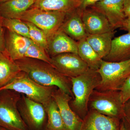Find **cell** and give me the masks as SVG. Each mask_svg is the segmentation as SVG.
Wrapping results in <instances>:
<instances>
[{
	"mask_svg": "<svg viewBox=\"0 0 130 130\" xmlns=\"http://www.w3.org/2000/svg\"><path fill=\"white\" fill-rule=\"evenodd\" d=\"M21 116L30 130H41L45 121L46 112L41 103L24 95L18 104Z\"/></svg>",
	"mask_w": 130,
	"mask_h": 130,
	"instance_id": "ba28073f",
	"label": "cell"
},
{
	"mask_svg": "<svg viewBox=\"0 0 130 130\" xmlns=\"http://www.w3.org/2000/svg\"><path fill=\"white\" fill-rule=\"evenodd\" d=\"M25 58L43 61L49 64L51 62V57L49 56L46 50L32 41L27 49Z\"/></svg>",
	"mask_w": 130,
	"mask_h": 130,
	"instance_id": "484cf974",
	"label": "cell"
},
{
	"mask_svg": "<svg viewBox=\"0 0 130 130\" xmlns=\"http://www.w3.org/2000/svg\"><path fill=\"white\" fill-rule=\"evenodd\" d=\"M50 64L59 72L71 78L83 74L89 68L78 54L73 53L52 56Z\"/></svg>",
	"mask_w": 130,
	"mask_h": 130,
	"instance_id": "9c48e42d",
	"label": "cell"
},
{
	"mask_svg": "<svg viewBox=\"0 0 130 130\" xmlns=\"http://www.w3.org/2000/svg\"><path fill=\"white\" fill-rule=\"evenodd\" d=\"M120 130H125L122 121H121V126H120Z\"/></svg>",
	"mask_w": 130,
	"mask_h": 130,
	"instance_id": "836d02e7",
	"label": "cell"
},
{
	"mask_svg": "<svg viewBox=\"0 0 130 130\" xmlns=\"http://www.w3.org/2000/svg\"><path fill=\"white\" fill-rule=\"evenodd\" d=\"M32 42L30 38L8 30L6 38V51L14 61L23 59Z\"/></svg>",
	"mask_w": 130,
	"mask_h": 130,
	"instance_id": "2e32d148",
	"label": "cell"
},
{
	"mask_svg": "<svg viewBox=\"0 0 130 130\" xmlns=\"http://www.w3.org/2000/svg\"><path fill=\"white\" fill-rule=\"evenodd\" d=\"M78 54L88 65L90 69L97 71L102 59L86 41V39L77 42Z\"/></svg>",
	"mask_w": 130,
	"mask_h": 130,
	"instance_id": "7402d4cb",
	"label": "cell"
},
{
	"mask_svg": "<svg viewBox=\"0 0 130 130\" xmlns=\"http://www.w3.org/2000/svg\"><path fill=\"white\" fill-rule=\"evenodd\" d=\"M103 0H81V4L78 8L81 11L90 7L96 3L102 1Z\"/></svg>",
	"mask_w": 130,
	"mask_h": 130,
	"instance_id": "f1b7e54d",
	"label": "cell"
},
{
	"mask_svg": "<svg viewBox=\"0 0 130 130\" xmlns=\"http://www.w3.org/2000/svg\"><path fill=\"white\" fill-rule=\"evenodd\" d=\"M97 71L101 80L95 89L101 91L119 90L130 76V59L118 62H109L102 60Z\"/></svg>",
	"mask_w": 130,
	"mask_h": 130,
	"instance_id": "5b68a950",
	"label": "cell"
},
{
	"mask_svg": "<svg viewBox=\"0 0 130 130\" xmlns=\"http://www.w3.org/2000/svg\"><path fill=\"white\" fill-rule=\"evenodd\" d=\"M21 71L6 51L0 52V88L9 83Z\"/></svg>",
	"mask_w": 130,
	"mask_h": 130,
	"instance_id": "44dd1931",
	"label": "cell"
},
{
	"mask_svg": "<svg viewBox=\"0 0 130 130\" xmlns=\"http://www.w3.org/2000/svg\"><path fill=\"white\" fill-rule=\"evenodd\" d=\"M57 87L40 85L30 77L28 74L21 71L11 82L0 88L10 90L24 95L44 106L52 98L53 91Z\"/></svg>",
	"mask_w": 130,
	"mask_h": 130,
	"instance_id": "277c9868",
	"label": "cell"
},
{
	"mask_svg": "<svg viewBox=\"0 0 130 130\" xmlns=\"http://www.w3.org/2000/svg\"><path fill=\"white\" fill-rule=\"evenodd\" d=\"M6 51V38L4 35L3 27L0 17V52H4Z\"/></svg>",
	"mask_w": 130,
	"mask_h": 130,
	"instance_id": "83f0119b",
	"label": "cell"
},
{
	"mask_svg": "<svg viewBox=\"0 0 130 130\" xmlns=\"http://www.w3.org/2000/svg\"><path fill=\"white\" fill-rule=\"evenodd\" d=\"M73 99L70 105L72 110L82 120L89 111V102L92 92L101 80L96 71L89 68L83 74L71 78Z\"/></svg>",
	"mask_w": 130,
	"mask_h": 130,
	"instance_id": "7a4b0ae2",
	"label": "cell"
},
{
	"mask_svg": "<svg viewBox=\"0 0 130 130\" xmlns=\"http://www.w3.org/2000/svg\"><path fill=\"white\" fill-rule=\"evenodd\" d=\"M81 0H36L31 8L51 11L71 12L78 8Z\"/></svg>",
	"mask_w": 130,
	"mask_h": 130,
	"instance_id": "d6986e66",
	"label": "cell"
},
{
	"mask_svg": "<svg viewBox=\"0 0 130 130\" xmlns=\"http://www.w3.org/2000/svg\"><path fill=\"white\" fill-rule=\"evenodd\" d=\"M115 30L96 35H89L86 38L91 46L102 59L109 54Z\"/></svg>",
	"mask_w": 130,
	"mask_h": 130,
	"instance_id": "ffe728a7",
	"label": "cell"
},
{
	"mask_svg": "<svg viewBox=\"0 0 130 130\" xmlns=\"http://www.w3.org/2000/svg\"><path fill=\"white\" fill-rule=\"evenodd\" d=\"M67 13L64 12L51 11L31 8L20 19L31 23L41 29L48 39L59 29Z\"/></svg>",
	"mask_w": 130,
	"mask_h": 130,
	"instance_id": "52a82bcc",
	"label": "cell"
},
{
	"mask_svg": "<svg viewBox=\"0 0 130 130\" xmlns=\"http://www.w3.org/2000/svg\"><path fill=\"white\" fill-rule=\"evenodd\" d=\"M44 107L47 117L45 130H68L53 98Z\"/></svg>",
	"mask_w": 130,
	"mask_h": 130,
	"instance_id": "603a6c76",
	"label": "cell"
},
{
	"mask_svg": "<svg viewBox=\"0 0 130 130\" xmlns=\"http://www.w3.org/2000/svg\"><path fill=\"white\" fill-rule=\"evenodd\" d=\"M52 97L56 103L63 121L68 130H79L83 120L75 113L70 107L72 96L56 88Z\"/></svg>",
	"mask_w": 130,
	"mask_h": 130,
	"instance_id": "30bf717a",
	"label": "cell"
},
{
	"mask_svg": "<svg viewBox=\"0 0 130 130\" xmlns=\"http://www.w3.org/2000/svg\"><path fill=\"white\" fill-rule=\"evenodd\" d=\"M36 0H9L0 3V17L7 19H20L31 8Z\"/></svg>",
	"mask_w": 130,
	"mask_h": 130,
	"instance_id": "ac0fdd59",
	"label": "cell"
},
{
	"mask_svg": "<svg viewBox=\"0 0 130 130\" xmlns=\"http://www.w3.org/2000/svg\"><path fill=\"white\" fill-rule=\"evenodd\" d=\"M125 117L130 118V99L124 104Z\"/></svg>",
	"mask_w": 130,
	"mask_h": 130,
	"instance_id": "1f68e13d",
	"label": "cell"
},
{
	"mask_svg": "<svg viewBox=\"0 0 130 130\" xmlns=\"http://www.w3.org/2000/svg\"><path fill=\"white\" fill-rule=\"evenodd\" d=\"M46 52L50 57L66 53L77 54V42L60 29L48 39Z\"/></svg>",
	"mask_w": 130,
	"mask_h": 130,
	"instance_id": "5bb4252c",
	"label": "cell"
},
{
	"mask_svg": "<svg viewBox=\"0 0 130 130\" xmlns=\"http://www.w3.org/2000/svg\"><path fill=\"white\" fill-rule=\"evenodd\" d=\"M0 130H8L6 129H5V128H3V127H0Z\"/></svg>",
	"mask_w": 130,
	"mask_h": 130,
	"instance_id": "d590c367",
	"label": "cell"
},
{
	"mask_svg": "<svg viewBox=\"0 0 130 130\" xmlns=\"http://www.w3.org/2000/svg\"><path fill=\"white\" fill-rule=\"evenodd\" d=\"M82 19L88 35L115 30L104 14L91 8H88L82 11Z\"/></svg>",
	"mask_w": 130,
	"mask_h": 130,
	"instance_id": "4fadbf2b",
	"label": "cell"
},
{
	"mask_svg": "<svg viewBox=\"0 0 130 130\" xmlns=\"http://www.w3.org/2000/svg\"><path fill=\"white\" fill-rule=\"evenodd\" d=\"M120 29L130 32V16L125 18Z\"/></svg>",
	"mask_w": 130,
	"mask_h": 130,
	"instance_id": "f546056e",
	"label": "cell"
},
{
	"mask_svg": "<svg viewBox=\"0 0 130 130\" xmlns=\"http://www.w3.org/2000/svg\"><path fill=\"white\" fill-rule=\"evenodd\" d=\"M82 11L79 8L68 13L60 29L76 41L86 39L88 33L82 19Z\"/></svg>",
	"mask_w": 130,
	"mask_h": 130,
	"instance_id": "9a60e30c",
	"label": "cell"
},
{
	"mask_svg": "<svg viewBox=\"0 0 130 130\" xmlns=\"http://www.w3.org/2000/svg\"><path fill=\"white\" fill-rule=\"evenodd\" d=\"M9 1V0H0V3L5 2L7 1Z\"/></svg>",
	"mask_w": 130,
	"mask_h": 130,
	"instance_id": "e575fe53",
	"label": "cell"
},
{
	"mask_svg": "<svg viewBox=\"0 0 130 130\" xmlns=\"http://www.w3.org/2000/svg\"><path fill=\"white\" fill-rule=\"evenodd\" d=\"M121 121L123 122L125 130H130V118L124 117Z\"/></svg>",
	"mask_w": 130,
	"mask_h": 130,
	"instance_id": "d6a6232c",
	"label": "cell"
},
{
	"mask_svg": "<svg viewBox=\"0 0 130 130\" xmlns=\"http://www.w3.org/2000/svg\"><path fill=\"white\" fill-rule=\"evenodd\" d=\"M89 109L121 120L125 116L119 90L101 91L95 89L89 100Z\"/></svg>",
	"mask_w": 130,
	"mask_h": 130,
	"instance_id": "8992f818",
	"label": "cell"
},
{
	"mask_svg": "<svg viewBox=\"0 0 130 130\" xmlns=\"http://www.w3.org/2000/svg\"><path fill=\"white\" fill-rule=\"evenodd\" d=\"M15 61L20 70L27 73L36 83L42 86L57 87L73 99L71 78L59 72L51 64L28 58Z\"/></svg>",
	"mask_w": 130,
	"mask_h": 130,
	"instance_id": "6da1fadb",
	"label": "cell"
},
{
	"mask_svg": "<svg viewBox=\"0 0 130 130\" xmlns=\"http://www.w3.org/2000/svg\"><path fill=\"white\" fill-rule=\"evenodd\" d=\"M124 10L126 17L130 16V0H124Z\"/></svg>",
	"mask_w": 130,
	"mask_h": 130,
	"instance_id": "4dcf8cb0",
	"label": "cell"
},
{
	"mask_svg": "<svg viewBox=\"0 0 130 130\" xmlns=\"http://www.w3.org/2000/svg\"><path fill=\"white\" fill-rule=\"evenodd\" d=\"M130 59V32L113 38L109 54L103 60L118 62Z\"/></svg>",
	"mask_w": 130,
	"mask_h": 130,
	"instance_id": "e0dca14e",
	"label": "cell"
},
{
	"mask_svg": "<svg viewBox=\"0 0 130 130\" xmlns=\"http://www.w3.org/2000/svg\"><path fill=\"white\" fill-rule=\"evenodd\" d=\"M124 0H103L91 6L107 19L113 29H120L126 18L124 10Z\"/></svg>",
	"mask_w": 130,
	"mask_h": 130,
	"instance_id": "7c38bea8",
	"label": "cell"
},
{
	"mask_svg": "<svg viewBox=\"0 0 130 130\" xmlns=\"http://www.w3.org/2000/svg\"><path fill=\"white\" fill-rule=\"evenodd\" d=\"M25 22L29 27L30 39L33 42L41 47L46 51L48 38L46 33L33 24Z\"/></svg>",
	"mask_w": 130,
	"mask_h": 130,
	"instance_id": "d4e9b609",
	"label": "cell"
},
{
	"mask_svg": "<svg viewBox=\"0 0 130 130\" xmlns=\"http://www.w3.org/2000/svg\"><path fill=\"white\" fill-rule=\"evenodd\" d=\"M21 98V94L14 91H0V127L8 130H30L19 110Z\"/></svg>",
	"mask_w": 130,
	"mask_h": 130,
	"instance_id": "3957f363",
	"label": "cell"
},
{
	"mask_svg": "<svg viewBox=\"0 0 130 130\" xmlns=\"http://www.w3.org/2000/svg\"><path fill=\"white\" fill-rule=\"evenodd\" d=\"M1 18L3 26L8 30L30 38L29 27L25 21L19 19Z\"/></svg>",
	"mask_w": 130,
	"mask_h": 130,
	"instance_id": "cb8c5ba5",
	"label": "cell"
},
{
	"mask_svg": "<svg viewBox=\"0 0 130 130\" xmlns=\"http://www.w3.org/2000/svg\"><path fill=\"white\" fill-rule=\"evenodd\" d=\"M121 120L89 109L79 130H120Z\"/></svg>",
	"mask_w": 130,
	"mask_h": 130,
	"instance_id": "8fae6325",
	"label": "cell"
},
{
	"mask_svg": "<svg viewBox=\"0 0 130 130\" xmlns=\"http://www.w3.org/2000/svg\"><path fill=\"white\" fill-rule=\"evenodd\" d=\"M119 91L121 101L124 104L130 99V76L123 84Z\"/></svg>",
	"mask_w": 130,
	"mask_h": 130,
	"instance_id": "4316f807",
	"label": "cell"
}]
</instances>
